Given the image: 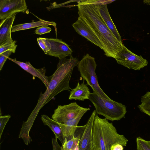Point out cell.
I'll use <instances>...</instances> for the list:
<instances>
[{
	"instance_id": "29",
	"label": "cell",
	"mask_w": 150,
	"mask_h": 150,
	"mask_svg": "<svg viewBox=\"0 0 150 150\" xmlns=\"http://www.w3.org/2000/svg\"><path fill=\"white\" fill-rule=\"evenodd\" d=\"M143 3L148 5H150V0H144Z\"/></svg>"
},
{
	"instance_id": "24",
	"label": "cell",
	"mask_w": 150,
	"mask_h": 150,
	"mask_svg": "<svg viewBox=\"0 0 150 150\" xmlns=\"http://www.w3.org/2000/svg\"><path fill=\"white\" fill-rule=\"evenodd\" d=\"M11 117L10 115H6L0 116V138H1L2 134L5 126Z\"/></svg>"
},
{
	"instance_id": "1",
	"label": "cell",
	"mask_w": 150,
	"mask_h": 150,
	"mask_svg": "<svg viewBox=\"0 0 150 150\" xmlns=\"http://www.w3.org/2000/svg\"><path fill=\"white\" fill-rule=\"evenodd\" d=\"M69 59L66 58L59 59L57 68L51 76L50 82L43 93H41L37 103L27 120L23 122L20 134L22 136L28 137L29 132L40 110L51 100L61 92L71 90L69 86L74 68L77 66L79 61L72 56Z\"/></svg>"
},
{
	"instance_id": "8",
	"label": "cell",
	"mask_w": 150,
	"mask_h": 150,
	"mask_svg": "<svg viewBox=\"0 0 150 150\" xmlns=\"http://www.w3.org/2000/svg\"><path fill=\"white\" fill-rule=\"evenodd\" d=\"M25 0H0V19L2 20L18 12L27 10Z\"/></svg>"
},
{
	"instance_id": "4",
	"label": "cell",
	"mask_w": 150,
	"mask_h": 150,
	"mask_svg": "<svg viewBox=\"0 0 150 150\" xmlns=\"http://www.w3.org/2000/svg\"><path fill=\"white\" fill-rule=\"evenodd\" d=\"M89 100L94 106L96 114L102 115L108 120H120L127 112L126 106L122 103L106 99L93 92L89 94Z\"/></svg>"
},
{
	"instance_id": "23",
	"label": "cell",
	"mask_w": 150,
	"mask_h": 150,
	"mask_svg": "<svg viewBox=\"0 0 150 150\" xmlns=\"http://www.w3.org/2000/svg\"><path fill=\"white\" fill-rule=\"evenodd\" d=\"M38 43L45 54L49 50V43L47 38L39 37L37 38Z\"/></svg>"
},
{
	"instance_id": "7",
	"label": "cell",
	"mask_w": 150,
	"mask_h": 150,
	"mask_svg": "<svg viewBox=\"0 0 150 150\" xmlns=\"http://www.w3.org/2000/svg\"><path fill=\"white\" fill-rule=\"evenodd\" d=\"M83 108L76 102L67 105H59L54 110L52 118L57 122L63 124L76 117Z\"/></svg>"
},
{
	"instance_id": "17",
	"label": "cell",
	"mask_w": 150,
	"mask_h": 150,
	"mask_svg": "<svg viewBox=\"0 0 150 150\" xmlns=\"http://www.w3.org/2000/svg\"><path fill=\"white\" fill-rule=\"evenodd\" d=\"M49 25H52L56 29V24L55 22L47 21L39 18V20L38 21L17 24L13 26L12 33L42 26H47Z\"/></svg>"
},
{
	"instance_id": "6",
	"label": "cell",
	"mask_w": 150,
	"mask_h": 150,
	"mask_svg": "<svg viewBox=\"0 0 150 150\" xmlns=\"http://www.w3.org/2000/svg\"><path fill=\"white\" fill-rule=\"evenodd\" d=\"M115 59L119 64L135 70H140L147 66L148 63L146 59L133 53L123 44L122 49L117 53Z\"/></svg>"
},
{
	"instance_id": "2",
	"label": "cell",
	"mask_w": 150,
	"mask_h": 150,
	"mask_svg": "<svg viewBox=\"0 0 150 150\" xmlns=\"http://www.w3.org/2000/svg\"><path fill=\"white\" fill-rule=\"evenodd\" d=\"M98 6L93 0L79 1L78 13L103 45L105 55L115 59L123 44L117 40L105 24L99 13Z\"/></svg>"
},
{
	"instance_id": "25",
	"label": "cell",
	"mask_w": 150,
	"mask_h": 150,
	"mask_svg": "<svg viewBox=\"0 0 150 150\" xmlns=\"http://www.w3.org/2000/svg\"><path fill=\"white\" fill-rule=\"evenodd\" d=\"M12 53L11 51H8L0 54V71L2 70L6 59Z\"/></svg>"
},
{
	"instance_id": "28",
	"label": "cell",
	"mask_w": 150,
	"mask_h": 150,
	"mask_svg": "<svg viewBox=\"0 0 150 150\" xmlns=\"http://www.w3.org/2000/svg\"><path fill=\"white\" fill-rule=\"evenodd\" d=\"M123 146L120 144H117L112 146L111 150H123Z\"/></svg>"
},
{
	"instance_id": "15",
	"label": "cell",
	"mask_w": 150,
	"mask_h": 150,
	"mask_svg": "<svg viewBox=\"0 0 150 150\" xmlns=\"http://www.w3.org/2000/svg\"><path fill=\"white\" fill-rule=\"evenodd\" d=\"M98 8L99 13L107 27L117 40L122 43L121 37L109 14L107 5L98 4Z\"/></svg>"
},
{
	"instance_id": "13",
	"label": "cell",
	"mask_w": 150,
	"mask_h": 150,
	"mask_svg": "<svg viewBox=\"0 0 150 150\" xmlns=\"http://www.w3.org/2000/svg\"><path fill=\"white\" fill-rule=\"evenodd\" d=\"M17 13L1 20L0 25V47L13 43L14 42L11 33L13 24Z\"/></svg>"
},
{
	"instance_id": "12",
	"label": "cell",
	"mask_w": 150,
	"mask_h": 150,
	"mask_svg": "<svg viewBox=\"0 0 150 150\" xmlns=\"http://www.w3.org/2000/svg\"><path fill=\"white\" fill-rule=\"evenodd\" d=\"M90 110V108H83L75 117L63 124L58 123L62 132L63 141L65 139L69 140L74 136L75 132L79 127L77 125L79 121L84 114Z\"/></svg>"
},
{
	"instance_id": "19",
	"label": "cell",
	"mask_w": 150,
	"mask_h": 150,
	"mask_svg": "<svg viewBox=\"0 0 150 150\" xmlns=\"http://www.w3.org/2000/svg\"><path fill=\"white\" fill-rule=\"evenodd\" d=\"M141 103L138 107L142 112L150 116V91L146 92L141 98Z\"/></svg>"
},
{
	"instance_id": "9",
	"label": "cell",
	"mask_w": 150,
	"mask_h": 150,
	"mask_svg": "<svg viewBox=\"0 0 150 150\" xmlns=\"http://www.w3.org/2000/svg\"><path fill=\"white\" fill-rule=\"evenodd\" d=\"M49 43V50L45 54L61 59L72 56L73 51L67 43L61 39L47 38Z\"/></svg>"
},
{
	"instance_id": "3",
	"label": "cell",
	"mask_w": 150,
	"mask_h": 150,
	"mask_svg": "<svg viewBox=\"0 0 150 150\" xmlns=\"http://www.w3.org/2000/svg\"><path fill=\"white\" fill-rule=\"evenodd\" d=\"M92 141L94 150H111L112 146L115 144L126 146L128 140L123 135L117 133L112 123L96 114L93 124Z\"/></svg>"
},
{
	"instance_id": "16",
	"label": "cell",
	"mask_w": 150,
	"mask_h": 150,
	"mask_svg": "<svg viewBox=\"0 0 150 150\" xmlns=\"http://www.w3.org/2000/svg\"><path fill=\"white\" fill-rule=\"evenodd\" d=\"M84 81L83 79L81 84L78 82L76 87L71 89L69 96V100L83 101L89 99V96L91 93L87 85L85 84Z\"/></svg>"
},
{
	"instance_id": "26",
	"label": "cell",
	"mask_w": 150,
	"mask_h": 150,
	"mask_svg": "<svg viewBox=\"0 0 150 150\" xmlns=\"http://www.w3.org/2000/svg\"><path fill=\"white\" fill-rule=\"evenodd\" d=\"M51 30V28L47 26H42L36 28L35 33L41 35L44 34L49 33Z\"/></svg>"
},
{
	"instance_id": "20",
	"label": "cell",
	"mask_w": 150,
	"mask_h": 150,
	"mask_svg": "<svg viewBox=\"0 0 150 150\" xmlns=\"http://www.w3.org/2000/svg\"><path fill=\"white\" fill-rule=\"evenodd\" d=\"M80 137L79 136L73 137L67 140L65 139L62 144L61 150H74L79 144Z\"/></svg>"
},
{
	"instance_id": "21",
	"label": "cell",
	"mask_w": 150,
	"mask_h": 150,
	"mask_svg": "<svg viewBox=\"0 0 150 150\" xmlns=\"http://www.w3.org/2000/svg\"><path fill=\"white\" fill-rule=\"evenodd\" d=\"M138 150H150V141L145 140L140 137L136 139Z\"/></svg>"
},
{
	"instance_id": "5",
	"label": "cell",
	"mask_w": 150,
	"mask_h": 150,
	"mask_svg": "<svg viewBox=\"0 0 150 150\" xmlns=\"http://www.w3.org/2000/svg\"><path fill=\"white\" fill-rule=\"evenodd\" d=\"M95 59L87 54L79 61L77 65L78 69L87 85L91 87L93 93L107 99H110L105 94L100 87L96 73L97 66Z\"/></svg>"
},
{
	"instance_id": "22",
	"label": "cell",
	"mask_w": 150,
	"mask_h": 150,
	"mask_svg": "<svg viewBox=\"0 0 150 150\" xmlns=\"http://www.w3.org/2000/svg\"><path fill=\"white\" fill-rule=\"evenodd\" d=\"M16 42L14 41L12 43L0 47V54L8 51L15 53L17 45L16 44Z\"/></svg>"
},
{
	"instance_id": "27",
	"label": "cell",
	"mask_w": 150,
	"mask_h": 150,
	"mask_svg": "<svg viewBox=\"0 0 150 150\" xmlns=\"http://www.w3.org/2000/svg\"><path fill=\"white\" fill-rule=\"evenodd\" d=\"M57 138L56 137L52 139V144L53 150H61V146L59 144Z\"/></svg>"
},
{
	"instance_id": "11",
	"label": "cell",
	"mask_w": 150,
	"mask_h": 150,
	"mask_svg": "<svg viewBox=\"0 0 150 150\" xmlns=\"http://www.w3.org/2000/svg\"><path fill=\"white\" fill-rule=\"evenodd\" d=\"M72 26L78 34L103 50V45L98 37L80 17H78L77 20Z\"/></svg>"
},
{
	"instance_id": "18",
	"label": "cell",
	"mask_w": 150,
	"mask_h": 150,
	"mask_svg": "<svg viewBox=\"0 0 150 150\" xmlns=\"http://www.w3.org/2000/svg\"><path fill=\"white\" fill-rule=\"evenodd\" d=\"M41 119L44 125L48 126L52 130L61 143L63 142V136L61 127L58 123L51 118L48 116L43 115L41 116Z\"/></svg>"
},
{
	"instance_id": "10",
	"label": "cell",
	"mask_w": 150,
	"mask_h": 150,
	"mask_svg": "<svg viewBox=\"0 0 150 150\" xmlns=\"http://www.w3.org/2000/svg\"><path fill=\"white\" fill-rule=\"evenodd\" d=\"M96 113L94 110L86 124L84 131L79 142V150H94L92 141L93 124Z\"/></svg>"
},
{
	"instance_id": "14",
	"label": "cell",
	"mask_w": 150,
	"mask_h": 150,
	"mask_svg": "<svg viewBox=\"0 0 150 150\" xmlns=\"http://www.w3.org/2000/svg\"><path fill=\"white\" fill-rule=\"evenodd\" d=\"M8 59L17 64L33 76L38 78L42 81L46 88L48 87L50 81L48 79L49 77L45 75L46 70L45 67L37 69L34 68L29 62H23L9 57Z\"/></svg>"
}]
</instances>
